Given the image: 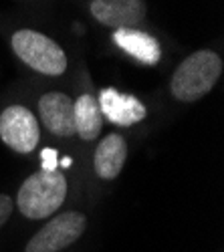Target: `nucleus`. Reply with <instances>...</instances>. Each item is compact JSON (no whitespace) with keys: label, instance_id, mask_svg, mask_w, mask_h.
<instances>
[{"label":"nucleus","instance_id":"nucleus-1","mask_svg":"<svg viewBox=\"0 0 224 252\" xmlns=\"http://www.w3.org/2000/svg\"><path fill=\"white\" fill-rule=\"evenodd\" d=\"M67 198V180L59 170H40L18 188L16 206L31 220L51 218Z\"/></svg>","mask_w":224,"mask_h":252},{"label":"nucleus","instance_id":"nucleus-2","mask_svg":"<svg viewBox=\"0 0 224 252\" xmlns=\"http://www.w3.org/2000/svg\"><path fill=\"white\" fill-rule=\"evenodd\" d=\"M222 75V59L214 51H196L178 65L170 89L178 101L194 103L212 91Z\"/></svg>","mask_w":224,"mask_h":252},{"label":"nucleus","instance_id":"nucleus-3","mask_svg":"<svg viewBox=\"0 0 224 252\" xmlns=\"http://www.w3.org/2000/svg\"><path fill=\"white\" fill-rule=\"evenodd\" d=\"M16 57L40 75L59 77L67 71V57L53 38L31 29L18 31L12 36Z\"/></svg>","mask_w":224,"mask_h":252},{"label":"nucleus","instance_id":"nucleus-4","mask_svg":"<svg viewBox=\"0 0 224 252\" xmlns=\"http://www.w3.org/2000/svg\"><path fill=\"white\" fill-rule=\"evenodd\" d=\"M87 218L81 212H63L47 222L29 240L27 252H59L83 236Z\"/></svg>","mask_w":224,"mask_h":252},{"label":"nucleus","instance_id":"nucleus-5","mask_svg":"<svg viewBox=\"0 0 224 252\" xmlns=\"http://www.w3.org/2000/svg\"><path fill=\"white\" fill-rule=\"evenodd\" d=\"M0 139L16 154H31L38 145L40 131L34 113L23 105L6 107L0 115Z\"/></svg>","mask_w":224,"mask_h":252},{"label":"nucleus","instance_id":"nucleus-6","mask_svg":"<svg viewBox=\"0 0 224 252\" xmlns=\"http://www.w3.org/2000/svg\"><path fill=\"white\" fill-rule=\"evenodd\" d=\"M91 14L109 29H135L146 18L144 0H93Z\"/></svg>","mask_w":224,"mask_h":252},{"label":"nucleus","instance_id":"nucleus-7","mask_svg":"<svg viewBox=\"0 0 224 252\" xmlns=\"http://www.w3.org/2000/svg\"><path fill=\"white\" fill-rule=\"evenodd\" d=\"M38 115L43 125L59 137L75 135V111L73 99L67 93H45L38 99Z\"/></svg>","mask_w":224,"mask_h":252},{"label":"nucleus","instance_id":"nucleus-8","mask_svg":"<svg viewBox=\"0 0 224 252\" xmlns=\"http://www.w3.org/2000/svg\"><path fill=\"white\" fill-rule=\"evenodd\" d=\"M99 111L103 113L111 123L121 125V127H129V125L139 123L146 119L148 109L133 95H124L111 87H105L99 91Z\"/></svg>","mask_w":224,"mask_h":252},{"label":"nucleus","instance_id":"nucleus-9","mask_svg":"<svg viewBox=\"0 0 224 252\" xmlns=\"http://www.w3.org/2000/svg\"><path fill=\"white\" fill-rule=\"evenodd\" d=\"M126 158H128V143L124 137L117 133L103 137L99 141L95 150V158H93L95 174L101 180H115L121 174Z\"/></svg>","mask_w":224,"mask_h":252},{"label":"nucleus","instance_id":"nucleus-10","mask_svg":"<svg viewBox=\"0 0 224 252\" xmlns=\"http://www.w3.org/2000/svg\"><path fill=\"white\" fill-rule=\"evenodd\" d=\"M113 43L133 59H137L139 63H144V65H156L161 59L160 43L148 32H141L135 29H121L113 32Z\"/></svg>","mask_w":224,"mask_h":252},{"label":"nucleus","instance_id":"nucleus-11","mask_svg":"<svg viewBox=\"0 0 224 252\" xmlns=\"http://www.w3.org/2000/svg\"><path fill=\"white\" fill-rule=\"evenodd\" d=\"M73 111H75V133L83 141L97 139L101 127H103L97 99L89 93H83L73 103Z\"/></svg>","mask_w":224,"mask_h":252},{"label":"nucleus","instance_id":"nucleus-12","mask_svg":"<svg viewBox=\"0 0 224 252\" xmlns=\"http://www.w3.org/2000/svg\"><path fill=\"white\" fill-rule=\"evenodd\" d=\"M12 210H14V202H12V198H8L6 194H0V226H2V224L10 218Z\"/></svg>","mask_w":224,"mask_h":252},{"label":"nucleus","instance_id":"nucleus-13","mask_svg":"<svg viewBox=\"0 0 224 252\" xmlns=\"http://www.w3.org/2000/svg\"><path fill=\"white\" fill-rule=\"evenodd\" d=\"M43 170H57V152L43 150Z\"/></svg>","mask_w":224,"mask_h":252}]
</instances>
